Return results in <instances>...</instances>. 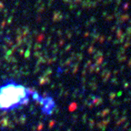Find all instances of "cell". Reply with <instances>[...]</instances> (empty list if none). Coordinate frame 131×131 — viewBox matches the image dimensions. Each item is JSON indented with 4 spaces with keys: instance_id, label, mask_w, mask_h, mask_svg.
<instances>
[{
    "instance_id": "obj_1",
    "label": "cell",
    "mask_w": 131,
    "mask_h": 131,
    "mask_svg": "<svg viewBox=\"0 0 131 131\" xmlns=\"http://www.w3.org/2000/svg\"><path fill=\"white\" fill-rule=\"evenodd\" d=\"M33 95L31 90L14 81L0 86V110L12 111L29 101Z\"/></svg>"
}]
</instances>
